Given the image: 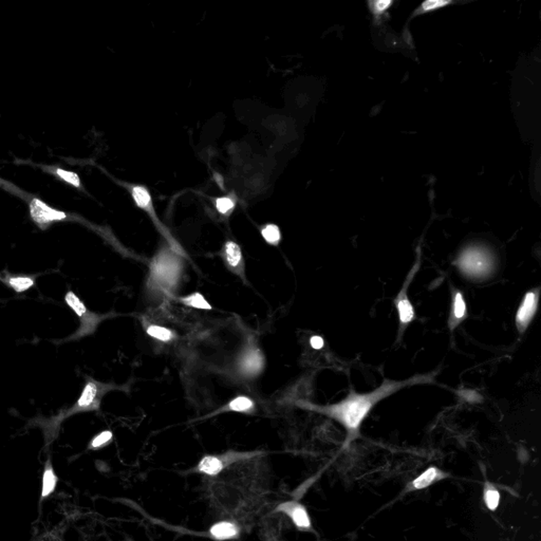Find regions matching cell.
Wrapping results in <instances>:
<instances>
[{
	"label": "cell",
	"instance_id": "17",
	"mask_svg": "<svg viewBox=\"0 0 541 541\" xmlns=\"http://www.w3.org/2000/svg\"><path fill=\"white\" fill-rule=\"evenodd\" d=\"M256 406L255 403L252 398H248L245 396H236L233 400L229 401V404L225 407L220 408L217 412H213L209 414V417L215 416V414H220V412H241V414H252L255 412Z\"/></svg>",
	"mask_w": 541,
	"mask_h": 541
},
{
	"label": "cell",
	"instance_id": "25",
	"mask_svg": "<svg viewBox=\"0 0 541 541\" xmlns=\"http://www.w3.org/2000/svg\"><path fill=\"white\" fill-rule=\"evenodd\" d=\"M449 3H451V1H444V0H428V1L423 3L422 5H421V7L417 10L416 15L428 13V12L431 11H436V10L445 7V6L449 5Z\"/></svg>",
	"mask_w": 541,
	"mask_h": 541
},
{
	"label": "cell",
	"instance_id": "13",
	"mask_svg": "<svg viewBox=\"0 0 541 541\" xmlns=\"http://www.w3.org/2000/svg\"><path fill=\"white\" fill-rule=\"evenodd\" d=\"M241 535L239 524L231 520L216 522L209 528L207 536L216 541L235 540Z\"/></svg>",
	"mask_w": 541,
	"mask_h": 541
},
{
	"label": "cell",
	"instance_id": "16",
	"mask_svg": "<svg viewBox=\"0 0 541 541\" xmlns=\"http://www.w3.org/2000/svg\"><path fill=\"white\" fill-rule=\"evenodd\" d=\"M0 280L9 286L10 289L17 293V294H22V293L26 292V291L30 290L33 288L36 284V276L33 275H14V274H7L5 277H0Z\"/></svg>",
	"mask_w": 541,
	"mask_h": 541
},
{
	"label": "cell",
	"instance_id": "20",
	"mask_svg": "<svg viewBox=\"0 0 541 541\" xmlns=\"http://www.w3.org/2000/svg\"><path fill=\"white\" fill-rule=\"evenodd\" d=\"M42 168H44L45 172H50L53 176L60 179L64 182L69 183V184L76 187V188L82 186L79 175L75 174V172H69V170H65L60 168H53V166H44Z\"/></svg>",
	"mask_w": 541,
	"mask_h": 541
},
{
	"label": "cell",
	"instance_id": "21",
	"mask_svg": "<svg viewBox=\"0 0 541 541\" xmlns=\"http://www.w3.org/2000/svg\"><path fill=\"white\" fill-rule=\"evenodd\" d=\"M179 300L185 306L191 307V308L207 311L213 309L211 305L209 304V302L205 300L204 296L199 292H195L193 294L188 295V296L182 297Z\"/></svg>",
	"mask_w": 541,
	"mask_h": 541
},
{
	"label": "cell",
	"instance_id": "11",
	"mask_svg": "<svg viewBox=\"0 0 541 541\" xmlns=\"http://www.w3.org/2000/svg\"><path fill=\"white\" fill-rule=\"evenodd\" d=\"M266 361L264 355L258 348L250 347L242 353L238 366L241 373L250 378L257 376L264 370Z\"/></svg>",
	"mask_w": 541,
	"mask_h": 541
},
{
	"label": "cell",
	"instance_id": "23",
	"mask_svg": "<svg viewBox=\"0 0 541 541\" xmlns=\"http://www.w3.org/2000/svg\"><path fill=\"white\" fill-rule=\"evenodd\" d=\"M113 431L104 430L99 433V435L95 437L89 443V449H93V451H97V449H103V447L107 446L113 442Z\"/></svg>",
	"mask_w": 541,
	"mask_h": 541
},
{
	"label": "cell",
	"instance_id": "14",
	"mask_svg": "<svg viewBox=\"0 0 541 541\" xmlns=\"http://www.w3.org/2000/svg\"><path fill=\"white\" fill-rule=\"evenodd\" d=\"M223 253H225L223 257L227 268L240 277H245V261L239 245L234 241L227 242Z\"/></svg>",
	"mask_w": 541,
	"mask_h": 541
},
{
	"label": "cell",
	"instance_id": "29",
	"mask_svg": "<svg viewBox=\"0 0 541 541\" xmlns=\"http://www.w3.org/2000/svg\"><path fill=\"white\" fill-rule=\"evenodd\" d=\"M310 344L314 349H321L323 347V339L321 337H311Z\"/></svg>",
	"mask_w": 541,
	"mask_h": 541
},
{
	"label": "cell",
	"instance_id": "5",
	"mask_svg": "<svg viewBox=\"0 0 541 541\" xmlns=\"http://www.w3.org/2000/svg\"><path fill=\"white\" fill-rule=\"evenodd\" d=\"M455 264L465 276L473 280H482L489 276L494 268L490 252L476 247L469 248L460 254Z\"/></svg>",
	"mask_w": 541,
	"mask_h": 541
},
{
	"label": "cell",
	"instance_id": "1",
	"mask_svg": "<svg viewBox=\"0 0 541 541\" xmlns=\"http://www.w3.org/2000/svg\"><path fill=\"white\" fill-rule=\"evenodd\" d=\"M433 382H434V376L431 374L412 376L406 381L385 380L383 384L373 391L368 394L350 392L347 398L337 404L321 406L305 401H297L296 405L304 410L325 414L343 425L344 428L347 431L344 449H347L353 441L361 437L362 424L378 402L408 386L429 384Z\"/></svg>",
	"mask_w": 541,
	"mask_h": 541
},
{
	"label": "cell",
	"instance_id": "19",
	"mask_svg": "<svg viewBox=\"0 0 541 541\" xmlns=\"http://www.w3.org/2000/svg\"><path fill=\"white\" fill-rule=\"evenodd\" d=\"M483 501L487 510L495 512L499 508L501 495L499 490L491 482H485L483 487Z\"/></svg>",
	"mask_w": 541,
	"mask_h": 541
},
{
	"label": "cell",
	"instance_id": "4",
	"mask_svg": "<svg viewBox=\"0 0 541 541\" xmlns=\"http://www.w3.org/2000/svg\"><path fill=\"white\" fill-rule=\"evenodd\" d=\"M264 453V451H229L220 455H207L199 461L194 471L207 477H216L235 463L259 457Z\"/></svg>",
	"mask_w": 541,
	"mask_h": 541
},
{
	"label": "cell",
	"instance_id": "10",
	"mask_svg": "<svg viewBox=\"0 0 541 541\" xmlns=\"http://www.w3.org/2000/svg\"><path fill=\"white\" fill-rule=\"evenodd\" d=\"M539 290H532L526 293L522 305L516 313V326L520 333H524L528 328L532 319L536 314L538 307Z\"/></svg>",
	"mask_w": 541,
	"mask_h": 541
},
{
	"label": "cell",
	"instance_id": "2",
	"mask_svg": "<svg viewBox=\"0 0 541 541\" xmlns=\"http://www.w3.org/2000/svg\"><path fill=\"white\" fill-rule=\"evenodd\" d=\"M115 388L117 387L111 384L101 383V382L95 381L93 378H87L82 394L72 406L60 410L56 416L51 417L49 419H34L30 424H34L42 428L46 447H49L58 439V435H60V425L65 420L74 416V414H83V412H99V408H101L102 398L108 391H111Z\"/></svg>",
	"mask_w": 541,
	"mask_h": 541
},
{
	"label": "cell",
	"instance_id": "22",
	"mask_svg": "<svg viewBox=\"0 0 541 541\" xmlns=\"http://www.w3.org/2000/svg\"><path fill=\"white\" fill-rule=\"evenodd\" d=\"M146 332H147L150 337L159 339V341H164V343H168V341H172L175 339V333L170 329L165 328V327L152 325V326L148 327Z\"/></svg>",
	"mask_w": 541,
	"mask_h": 541
},
{
	"label": "cell",
	"instance_id": "15",
	"mask_svg": "<svg viewBox=\"0 0 541 541\" xmlns=\"http://www.w3.org/2000/svg\"><path fill=\"white\" fill-rule=\"evenodd\" d=\"M467 309L465 297L460 291L453 293V304H451V315H449V326L451 330L457 328L460 323L467 318Z\"/></svg>",
	"mask_w": 541,
	"mask_h": 541
},
{
	"label": "cell",
	"instance_id": "9",
	"mask_svg": "<svg viewBox=\"0 0 541 541\" xmlns=\"http://www.w3.org/2000/svg\"><path fill=\"white\" fill-rule=\"evenodd\" d=\"M274 512H282L286 517L290 518L295 528L300 532H314L310 514H309L306 506L300 502L295 501V500L282 502L276 506Z\"/></svg>",
	"mask_w": 541,
	"mask_h": 541
},
{
	"label": "cell",
	"instance_id": "26",
	"mask_svg": "<svg viewBox=\"0 0 541 541\" xmlns=\"http://www.w3.org/2000/svg\"><path fill=\"white\" fill-rule=\"evenodd\" d=\"M132 195H134V200H136V202H137V204L139 205L140 207L145 209V207H147L148 205H150V196L144 187H134V188L132 189Z\"/></svg>",
	"mask_w": 541,
	"mask_h": 541
},
{
	"label": "cell",
	"instance_id": "3",
	"mask_svg": "<svg viewBox=\"0 0 541 541\" xmlns=\"http://www.w3.org/2000/svg\"><path fill=\"white\" fill-rule=\"evenodd\" d=\"M182 266V260L176 252L164 249L150 264V284L158 290L170 292L180 280Z\"/></svg>",
	"mask_w": 541,
	"mask_h": 541
},
{
	"label": "cell",
	"instance_id": "28",
	"mask_svg": "<svg viewBox=\"0 0 541 541\" xmlns=\"http://www.w3.org/2000/svg\"><path fill=\"white\" fill-rule=\"evenodd\" d=\"M370 5H371V12H373V14H382L386 11L388 7H390L391 3L390 1H378V3H370Z\"/></svg>",
	"mask_w": 541,
	"mask_h": 541
},
{
	"label": "cell",
	"instance_id": "18",
	"mask_svg": "<svg viewBox=\"0 0 541 541\" xmlns=\"http://www.w3.org/2000/svg\"><path fill=\"white\" fill-rule=\"evenodd\" d=\"M58 477L53 469L51 458L47 459L45 463L44 474H42V494H40V502L42 503L45 499L52 495L58 486Z\"/></svg>",
	"mask_w": 541,
	"mask_h": 541
},
{
	"label": "cell",
	"instance_id": "8",
	"mask_svg": "<svg viewBox=\"0 0 541 541\" xmlns=\"http://www.w3.org/2000/svg\"><path fill=\"white\" fill-rule=\"evenodd\" d=\"M418 260L417 264H414V268L410 270V274L407 275V278L405 280L404 286H403L402 290L400 291L398 295H396V300H394V304H396V310L398 313V319H400V337L404 332L405 329L407 328L412 321L416 318V312H414V307L412 306V302L408 298L407 290L410 288V282L414 280V276H416L417 272L420 268L421 260H420V251H418Z\"/></svg>",
	"mask_w": 541,
	"mask_h": 541
},
{
	"label": "cell",
	"instance_id": "12",
	"mask_svg": "<svg viewBox=\"0 0 541 541\" xmlns=\"http://www.w3.org/2000/svg\"><path fill=\"white\" fill-rule=\"evenodd\" d=\"M449 477V474L443 471L437 467H430L425 469L420 476L412 480L407 486V492L423 491L434 485L437 482L442 481Z\"/></svg>",
	"mask_w": 541,
	"mask_h": 541
},
{
	"label": "cell",
	"instance_id": "7",
	"mask_svg": "<svg viewBox=\"0 0 541 541\" xmlns=\"http://www.w3.org/2000/svg\"><path fill=\"white\" fill-rule=\"evenodd\" d=\"M28 203H29L30 217L32 221L42 231H46L54 223L68 221L70 219L69 213L53 209L35 197L29 199Z\"/></svg>",
	"mask_w": 541,
	"mask_h": 541
},
{
	"label": "cell",
	"instance_id": "24",
	"mask_svg": "<svg viewBox=\"0 0 541 541\" xmlns=\"http://www.w3.org/2000/svg\"><path fill=\"white\" fill-rule=\"evenodd\" d=\"M261 234L264 240L272 245H277L280 243V238H282L280 229L274 225H268L264 227L262 229Z\"/></svg>",
	"mask_w": 541,
	"mask_h": 541
},
{
	"label": "cell",
	"instance_id": "27",
	"mask_svg": "<svg viewBox=\"0 0 541 541\" xmlns=\"http://www.w3.org/2000/svg\"><path fill=\"white\" fill-rule=\"evenodd\" d=\"M216 207H217L219 213H227L234 209L235 202L229 198H219L216 201Z\"/></svg>",
	"mask_w": 541,
	"mask_h": 541
},
{
	"label": "cell",
	"instance_id": "6",
	"mask_svg": "<svg viewBox=\"0 0 541 541\" xmlns=\"http://www.w3.org/2000/svg\"><path fill=\"white\" fill-rule=\"evenodd\" d=\"M65 302L79 316V321H81L79 328L75 331L74 334L68 337L67 341H75V339H81L93 334L99 323L109 316V315L97 314V313L89 310L73 291H68L65 295Z\"/></svg>",
	"mask_w": 541,
	"mask_h": 541
}]
</instances>
